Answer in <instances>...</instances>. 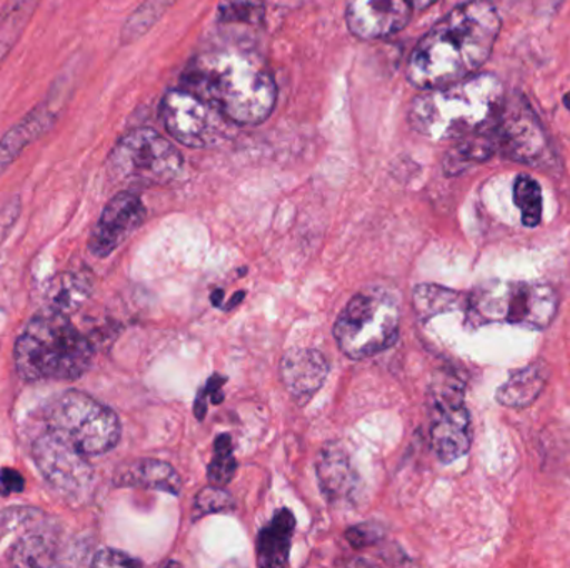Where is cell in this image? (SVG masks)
<instances>
[{"label":"cell","mask_w":570,"mask_h":568,"mask_svg":"<svg viewBox=\"0 0 570 568\" xmlns=\"http://www.w3.org/2000/svg\"><path fill=\"white\" fill-rule=\"evenodd\" d=\"M501 27L491 0L455 7L415 46L409 59V82L428 90L474 76L491 57Z\"/></svg>","instance_id":"cell-1"},{"label":"cell","mask_w":570,"mask_h":568,"mask_svg":"<svg viewBox=\"0 0 570 568\" xmlns=\"http://www.w3.org/2000/svg\"><path fill=\"white\" fill-rule=\"evenodd\" d=\"M184 89L206 99L234 123H263L277 102V86L266 60L247 46L214 47L187 67Z\"/></svg>","instance_id":"cell-2"},{"label":"cell","mask_w":570,"mask_h":568,"mask_svg":"<svg viewBox=\"0 0 570 568\" xmlns=\"http://www.w3.org/2000/svg\"><path fill=\"white\" fill-rule=\"evenodd\" d=\"M504 102V87L498 76L474 73L459 82L424 90L412 102L409 122L428 139H462L491 127Z\"/></svg>","instance_id":"cell-3"},{"label":"cell","mask_w":570,"mask_h":568,"mask_svg":"<svg viewBox=\"0 0 570 568\" xmlns=\"http://www.w3.org/2000/svg\"><path fill=\"white\" fill-rule=\"evenodd\" d=\"M94 359L90 340L73 326L69 313L46 307L23 327L13 347V366L23 382L76 380Z\"/></svg>","instance_id":"cell-4"},{"label":"cell","mask_w":570,"mask_h":568,"mask_svg":"<svg viewBox=\"0 0 570 568\" xmlns=\"http://www.w3.org/2000/svg\"><path fill=\"white\" fill-rule=\"evenodd\" d=\"M558 309V293L546 283L489 282L469 296L468 320L474 327L508 322L544 330L556 319Z\"/></svg>","instance_id":"cell-5"},{"label":"cell","mask_w":570,"mask_h":568,"mask_svg":"<svg viewBox=\"0 0 570 568\" xmlns=\"http://www.w3.org/2000/svg\"><path fill=\"white\" fill-rule=\"evenodd\" d=\"M47 430L66 437L83 456L110 452L120 440V420L109 407L80 390H66L46 409Z\"/></svg>","instance_id":"cell-6"},{"label":"cell","mask_w":570,"mask_h":568,"mask_svg":"<svg viewBox=\"0 0 570 568\" xmlns=\"http://www.w3.org/2000/svg\"><path fill=\"white\" fill-rule=\"evenodd\" d=\"M401 313L394 297L384 292H361L335 320L338 349L351 359H365L394 346Z\"/></svg>","instance_id":"cell-7"},{"label":"cell","mask_w":570,"mask_h":568,"mask_svg":"<svg viewBox=\"0 0 570 568\" xmlns=\"http://www.w3.org/2000/svg\"><path fill=\"white\" fill-rule=\"evenodd\" d=\"M107 170L116 182L126 186H164L179 177L183 156L156 130L140 127L116 143Z\"/></svg>","instance_id":"cell-8"},{"label":"cell","mask_w":570,"mask_h":568,"mask_svg":"<svg viewBox=\"0 0 570 568\" xmlns=\"http://www.w3.org/2000/svg\"><path fill=\"white\" fill-rule=\"evenodd\" d=\"M32 457L50 489L70 506H82L92 494L94 469L89 457L72 442L46 430L32 444Z\"/></svg>","instance_id":"cell-9"},{"label":"cell","mask_w":570,"mask_h":568,"mask_svg":"<svg viewBox=\"0 0 570 568\" xmlns=\"http://www.w3.org/2000/svg\"><path fill=\"white\" fill-rule=\"evenodd\" d=\"M164 126L174 139L187 147L206 149L219 146L230 136L233 120L197 93L169 90L160 106Z\"/></svg>","instance_id":"cell-10"},{"label":"cell","mask_w":570,"mask_h":568,"mask_svg":"<svg viewBox=\"0 0 570 568\" xmlns=\"http://www.w3.org/2000/svg\"><path fill=\"white\" fill-rule=\"evenodd\" d=\"M12 537L7 562L17 567L52 566L57 527L46 512L32 507H10L0 512V542Z\"/></svg>","instance_id":"cell-11"},{"label":"cell","mask_w":570,"mask_h":568,"mask_svg":"<svg viewBox=\"0 0 570 568\" xmlns=\"http://www.w3.org/2000/svg\"><path fill=\"white\" fill-rule=\"evenodd\" d=\"M492 133L498 149L514 162L544 167L551 160L544 127L522 97H514L508 106L504 102Z\"/></svg>","instance_id":"cell-12"},{"label":"cell","mask_w":570,"mask_h":568,"mask_svg":"<svg viewBox=\"0 0 570 568\" xmlns=\"http://www.w3.org/2000/svg\"><path fill=\"white\" fill-rule=\"evenodd\" d=\"M431 442L435 456L444 464L461 459L471 449V416L461 390L439 389L432 409Z\"/></svg>","instance_id":"cell-13"},{"label":"cell","mask_w":570,"mask_h":568,"mask_svg":"<svg viewBox=\"0 0 570 568\" xmlns=\"http://www.w3.org/2000/svg\"><path fill=\"white\" fill-rule=\"evenodd\" d=\"M70 86L72 82L63 72L62 77H59L50 87L46 99L0 139V173L22 153L27 146L52 129L72 92Z\"/></svg>","instance_id":"cell-14"},{"label":"cell","mask_w":570,"mask_h":568,"mask_svg":"<svg viewBox=\"0 0 570 568\" xmlns=\"http://www.w3.org/2000/svg\"><path fill=\"white\" fill-rule=\"evenodd\" d=\"M146 219V207L137 193L130 190L114 196L99 220L94 226L89 239V252L97 259H106L116 252Z\"/></svg>","instance_id":"cell-15"},{"label":"cell","mask_w":570,"mask_h":568,"mask_svg":"<svg viewBox=\"0 0 570 568\" xmlns=\"http://www.w3.org/2000/svg\"><path fill=\"white\" fill-rule=\"evenodd\" d=\"M412 13L409 0H348V29L361 39H384L401 32Z\"/></svg>","instance_id":"cell-16"},{"label":"cell","mask_w":570,"mask_h":568,"mask_svg":"<svg viewBox=\"0 0 570 568\" xmlns=\"http://www.w3.org/2000/svg\"><path fill=\"white\" fill-rule=\"evenodd\" d=\"M328 376V362L318 350L292 349L281 362L285 390L294 399H311Z\"/></svg>","instance_id":"cell-17"},{"label":"cell","mask_w":570,"mask_h":568,"mask_svg":"<svg viewBox=\"0 0 570 568\" xmlns=\"http://www.w3.org/2000/svg\"><path fill=\"white\" fill-rule=\"evenodd\" d=\"M318 482L328 502L348 499L357 487V477L344 447L328 444L317 460Z\"/></svg>","instance_id":"cell-18"},{"label":"cell","mask_w":570,"mask_h":568,"mask_svg":"<svg viewBox=\"0 0 570 568\" xmlns=\"http://www.w3.org/2000/svg\"><path fill=\"white\" fill-rule=\"evenodd\" d=\"M295 532V517L288 509L279 510L257 536V564L261 567H285Z\"/></svg>","instance_id":"cell-19"},{"label":"cell","mask_w":570,"mask_h":568,"mask_svg":"<svg viewBox=\"0 0 570 568\" xmlns=\"http://www.w3.org/2000/svg\"><path fill=\"white\" fill-rule=\"evenodd\" d=\"M117 486L146 487V489L160 490V492L179 496L180 477L169 464L160 460H136L127 464L116 474Z\"/></svg>","instance_id":"cell-20"},{"label":"cell","mask_w":570,"mask_h":568,"mask_svg":"<svg viewBox=\"0 0 570 568\" xmlns=\"http://www.w3.org/2000/svg\"><path fill=\"white\" fill-rule=\"evenodd\" d=\"M549 369L544 362H534L512 373L508 382L499 387L498 402L511 409H525L541 396L548 383Z\"/></svg>","instance_id":"cell-21"},{"label":"cell","mask_w":570,"mask_h":568,"mask_svg":"<svg viewBox=\"0 0 570 568\" xmlns=\"http://www.w3.org/2000/svg\"><path fill=\"white\" fill-rule=\"evenodd\" d=\"M495 150H498V143L492 133V126L471 133V136L462 137L458 146L449 150L448 156L444 157V172L448 176H458V173L471 169L475 163L491 159Z\"/></svg>","instance_id":"cell-22"},{"label":"cell","mask_w":570,"mask_h":568,"mask_svg":"<svg viewBox=\"0 0 570 568\" xmlns=\"http://www.w3.org/2000/svg\"><path fill=\"white\" fill-rule=\"evenodd\" d=\"M92 293V277L89 272L59 273L47 289V300L52 309L63 313L76 312Z\"/></svg>","instance_id":"cell-23"},{"label":"cell","mask_w":570,"mask_h":568,"mask_svg":"<svg viewBox=\"0 0 570 568\" xmlns=\"http://www.w3.org/2000/svg\"><path fill=\"white\" fill-rule=\"evenodd\" d=\"M40 0H6L0 10V63L19 42Z\"/></svg>","instance_id":"cell-24"},{"label":"cell","mask_w":570,"mask_h":568,"mask_svg":"<svg viewBox=\"0 0 570 568\" xmlns=\"http://www.w3.org/2000/svg\"><path fill=\"white\" fill-rule=\"evenodd\" d=\"M174 2L176 0H144L124 23L122 33H120L122 43H132L146 36Z\"/></svg>","instance_id":"cell-25"},{"label":"cell","mask_w":570,"mask_h":568,"mask_svg":"<svg viewBox=\"0 0 570 568\" xmlns=\"http://www.w3.org/2000/svg\"><path fill=\"white\" fill-rule=\"evenodd\" d=\"M514 202L525 227H538L542 220V189L538 180L521 173L514 182Z\"/></svg>","instance_id":"cell-26"},{"label":"cell","mask_w":570,"mask_h":568,"mask_svg":"<svg viewBox=\"0 0 570 568\" xmlns=\"http://www.w3.org/2000/svg\"><path fill=\"white\" fill-rule=\"evenodd\" d=\"M266 17L264 0H223L217 19L226 26H261Z\"/></svg>","instance_id":"cell-27"},{"label":"cell","mask_w":570,"mask_h":568,"mask_svg":"<svg viewBox=\"0 0 570 568\" xmlns=\"http://www.w3.org/2000/svg\"><path fill=\"white\" fill-rule=\"evenodd\" d=\"M459 293L438 286H419L414 290V307L419 316L429 319L438 313L458 309Z\"/></svg>","instance_id":"cell-28"},{"label":"cell","mask_w":570,"mask_h":568,"mask_svg":"<svg viewBox=\"0 0 570 568\" xmlns=\"http://www.w3.org/2000/svg\"><path fill=\"white\" fill-rule=\"evenodd\" d=\"M214 447H216V450H214L213 462L207 467V476H209V482L213 486L224 487L233 480L237 469L233 439H230L229 434L217 437Z\"/></svg>","instance_id":"cell-29"},{"label":"cell","mask_w":570,"mask_h":568,"mask_svg":"<svg viewBox=\"0 0 570 568\" xmlns=\"http://www.w3.org/2000/svg\"><path fill=\"white\" fill-rule=\"evenodd\" d=\"M234 509V499L223 487H207L197 494L194 512L196 516H206V514L227 512Z\"/></svg>","instance_id":"cell-30"},{"label":"cell","mask_w":570,"mask_h":568,"mask_svg":"<svg viewBox=\"0 0 570 568\" xmlns=\"http://www.w3.org/2000/svg\"><path fill=\"white\" fill-rule=\"evenodd\" d=\"M345 537L354 549H364V547L377 544L382 539V532L381 527L364 524V526L351 527Z\"/></svg>","instance_id":"cell-31"},{"label":"cell","mask_w":570,"mask_h":568,"mask_svg":"<svg viewBox=\"0 0 570 568\" xmlns=\"http://www.w3.org/2000/svg\"><path fill=\"white\" fill-rule=\"evenodd\" d=\"M90 566L94 567H140L142 562L134 559L129 554L116 549H102L94 556Z\"/></svg>","instance_id":"cell-32"},{"label":"cell","mask_w":570,"mask_h":568,"mask_svg":"<svg viewBox=\"0 0 570 568\" xmlns=\"http://www.w3.org/2000/svg\"><path fill=\"white\" fill-rule=\"evenodd\" d=\"M23 489H26V479L20 476L19 470L12 467H3L0 470V496H13V494L23 492Z\"/></svg>","instance_id":"cell-33"},{"label":"cell","mask_w":570,"mask_h":568,"mask_svg":"<svg viewBox=\"0 0 570 568\" xmlns=\"http://www.w3.org/2000/svg\"><path fill=\"white\" fill-rule=\"evenodd\" d=\"M20 209H22V206H20L19 197H13L12 200H9V202L0 209V243L6 239L9 230L12 229L16 220L19 219Z\"/></svg>","instance_id":"cell-34"},{"label":"cell","mask_w":570,"mask_h":568,"mask_svg":"<svg viewBox=\"0 0 570 568\" xmlns=\"http://www.w3.org/2000/svg\"><path fill=\"white\" fill-rule=\"evenodd\" d=\"M224 382H226V380L219 379V377H213V379L209 380V383H207L206 390H204V393H206L207 397H213L214 403L223 402L224 397L220 387L224 386Z\"/></svg>","instance_id":"cell-35"},{"label":"cell","mask_w":570,"mask_h":568,"mask_svg":"<svg viewBox=\"0 0 570 568\" xmlns=\"http://www.w3.org/2000/svg\"><path fill=\"white\" fill-rule=\"evenodd\" d=\"M411 2L412 9L415 10H425L428 7H431L432 3L438 2V0H409Z\"/></svg>","instance_id":"cell-36"},{"label":"cell","mask_w":570,"mask_h":568,"mask_svg":"<svg viewBox=\"0 0 570 568\" xmlns=\"http://www.w3.org/2000/svg\"><path fill=\"white\" fill-rule=\"evenodd\" d=\"M223 297H224V290L217 289L213 296L214 306H220V300H223Z\"/></svg>","instance_id":"cell-37"},{"label":"cell","mask_w":570,"mask_h":568,"mask_svg":"<svg viewBox=\"0 0 570 568\" xmlns=\"http://www.w3.org/2000/svg\"><path fill=\"white\" fill-rule=\"evenodd\" d=\"M244 299V292H237L236 297H234V300H230L229 307L227 309H230V307H236L237 303H239V300Z\"/></svg>","instance_id":"cell-38"},{"label":"cell","mask_w":570,"mask_h":568,"mask_svg":"<svg viewBox=\"0 0 570 568\" xmlns=\"http://www.w3.org/2000/svg\"><path fill=\"white\" fill-rule=\"evenodd\" d=\"M564 103H566V106H568V107H569V109H570V92L568 93V96H566Z\"/></svg>","instance_id":"cell-39"}]
</instances>
